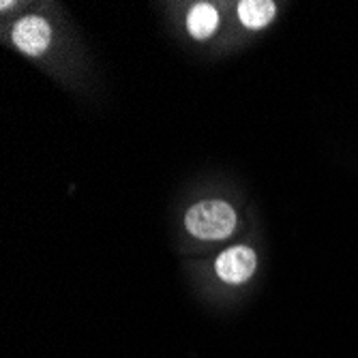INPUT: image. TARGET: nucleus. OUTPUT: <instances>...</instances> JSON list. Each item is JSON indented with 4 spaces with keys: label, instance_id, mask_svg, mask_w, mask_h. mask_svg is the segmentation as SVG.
I'll use <instances>...</instances> for the list:
<instances>
[{
    "label": "nucleus",
    "instance_id": "3",
    "mask_svg": "<svg viewBox=\"0 0 358 358\" xmlns=\"http://www.w3.org/2000/svg\"><path fill=\"white\" fill-rule=\"evenodd\" d=\"M11 39L13 43L30 54V56H39L48 50L50 45V39H52V28L50 24L43 20V17H37V15H28L24 20H20L15 26H13V32H11Z\"/></svg>",
    "mask_w": 358,
    "mask_h": 358
},
{
    "label": "nucleus",
    "instance_id": "4",
    "mask_svg": "<svg viewBox=\"0 0 358 358\" xmlns=\"http://www.w3.org/2000/svg\"><path fill=\"white\" fill-rule=\"evenodd\" d=\"M219 26V13L213 5L200 3L189 11L187 28L195 39H208Z\"/></svg>",
    "mask_w": 358,
    "mask_h": 358
},
{
    "label": "nucleus",
    "instance_id": "5",
    "mask_svg": "<svg viewBox=\"0 0 358 358\" xmlns=\"http://www.w3.org/2000/svg\"><path fill=\"white\" fill-rule=\"evenodd\" d=\"M275 11V3H271V0H243V3H238V17L251 30L271 24Z\"/></svg>",
    "mask_w": 358,
    "mask_h": 358
},
{
    "label": "nucleus",
    "instance_id": "2",
    "mask_svg": "<svg viewBox=\"0 0 358 358\" xmlns=\"http://www.w3.org/2000/svg\"><path fill=\"white\" fill-rule=\"evenodd\" d=\"M255 264H257L255 251L249 249V247L238 245V247L223 251L217 257L215 271H217L221 281L238 285V283H245L255 273Z\"/></svg>",
    "mask_w": 358,
    "mask_h": 358
},
{
    "label": "nucleus",
    "instance_id": "1",
    "mask_svg": "<svg viewBox=\"0 0 358 358\" xmlns=\"http://www.w3.org/2000/svg\"><path fill=\"white\" fill-rule=\"evenodd\" d=\"M187 230L191 236L200 241H223L232 236L236 230V213L230 204L221 200H208L200 202L189 208L187 213Z\"/></svg>",
    "mask_w": 358,
    "mask_h": 358
}]
</instances>
